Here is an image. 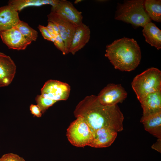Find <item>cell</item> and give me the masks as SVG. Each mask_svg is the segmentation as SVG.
<instances>
[{
    "label": "cell",
    "mask_w": 161,
    "mask_h": 161,
    "mask_svg": "<svg viewBox=\"0 0 161 161\" xmlns=\"http://www.w3.org/2000/svg\"><path fill=\"white\" fill-rule=\"evenodd\" d=\"M75 116L81 117L92 133L103 128L117 132L123 129L124 116L117 104L104 106L94 95L86 97L76 106L74 112Z\"/></svg>",
    "instance_id": "cell-1"
},
{
    "label": "cell",
    "mask_w": 161,
    "mask_h": 161,
    "mask_svg": "<svg viewBox=\"0 0 161 161\" xmlns=\"http://www.w3.org/2000/svg\"><path fill=\"white\" fill-rule=\"evenodd\" d=\"M105 56L114 68L129 72L135 69L141 59L140 48L133 39L123 37L106 47Z\"/></svg>",
    "instance_id": "cell-2"
},
{
    "label": "cell",
    "mask_w": 161,
    "mask_h": 161,
    "mask_svg": "<svg viewBox=\"0 0 161 161\" xmlns=\"http://www.w3.org/2000/svg\"><path fill=\"white\" fill-rule=\"evenodd\" d=\"M144 1L143 0H127L123 4H118L114 18L135 27H144L151 21L145 10Z\"/></svg>",
    "instance_id": "cell-3"
},
{
    "label": "cell",
    "mask_w": 161,
    "mask_h": 161,
    "mask_svg": "<svg viewBox=\"0 0 161 161\" xmlns=\"http://www.w3.org/2000/svg\"><path fill=\"white\" fill-rule=\"evenodd\" d=\"M131 86L140 102L148 94L161 91V72L149 68L134 78Z\"/></svg>",
    "instance_id": "cell-4"
},
{
    "label": "cell",
    "mask_w": 161,
    "mask_h": 161,
    "mask_svg": "<svg viewBox=\"0 0 161 161\" xmlns=\"http://www.w3.org/2000/svg\"><path fill=\"white\" fill-rule=\"evenodd\" d=\"M76 118L67 129L68 140L76 147L89 146L93 139V134L83 117L79 116Z\"/></svg>",
    "instance_id": "cell-5"
},
{
    "label": "cell",
    "mask_w": 161,
    "mask_h": 161,
    "mask_svg": "<svg viewBox=\"0 0 161 161\" xmlns=\"http://www.w3.org/2000/svg\"><path fill=\"white\" fill-rule=\"evenodd\" d=\"M48 21L55 24L59 30V35L63 40L66 54L69 53L71 41L77 26L58 14L51 11L47 16Z\"/></svg>",
    "instance_id": "cell-6"
},
{
    "label": "cell",
    "mask_w": 161,
    "mask_h": 161,
    "mask_svg": "<svg viewBox=\"0 0 161 161\" xmlns=\"http://www.w3.org/2000/svg\"><path fill=\"white\" fill-rule=\"evenodd\" d=\"M70 86L60 81L49 80L45 82L41 89V95L47 98L57 101L65 100L68 98Z\"/></svg>",
    "instance_id": "cell-7"
},
{
    "label": "cell",
    "mask_w": 161,
    "mask_h": 161,
    "mask_svg": "<svg viewBox=\"0 0 161 161\" xmlns=\"http://www.w3.org/2000/svg\"><path fill=\"white\" fill-rule=\"evenodd\" d=\"M127 95L126 92L121 85L110 83L103 89L97 97L102 104L112 106L122 103Z\"/></svg>",
    "instance_id": "cell-8"
},
{
    "label": "cell",
    "mask_w": 161,
    "mask_h": 161,
    "mask_svg": "<svg viewBox=\"0 0 161 161\" xmlns=\"http://www.w3.org/2000/svg\"><path fill=\"white\" fill-rule=\"evenodd\" d=\"M51 11L58 14L77 26L83 23L82 13L78 11L69 1L58 0L56 5L52 6Z\"/></svg>",
    "instance_id": "cell-9"
},
{
    "label": "cell",
    "mask_w": 161,
    "mask_h": 161,
    "mask_svg": "<svg viewBox=\"0 0 161 161\" xmlns=\"http://www.w3.org/2000/svg\"><path fill=\"white\" fill-rule=\"evenodd\" d=\"M3 42L9 49L24 50L31 43L27 40L16 27L0 32Z\"/></svg>",
    "instance_id": "cell-10"
},
{
    "label": "cell",
    "mask_w": 161,
    "mask_h": 161,
    "mask_svg": "<svg viewBox=\"0 0 161 161\" xmlns=\"http://www.w3.org/2000/svg\"><path fill=\"white\" fill-rule=\"evenodd\" d=\"M16 66L10 57L0 52V87L9 85L16 72Z\"/></svg>",
    "instance_id": "cell-11"
},
{
    "label": "cell",
    "mask_w": 161,
    "mask_h": 161,
    "mask_svg": "<svg viewBox=\"0 0 161 161\" xmlns=\"http://www.w3.org/2000/svg\"><path fill=\"white\" fill-rule=\"evenodd\" d=\"M20 21L18 11L11 5L0 7V32L16 27Z\"/></svg>",
    "instance_id": "cell-12"
},
{
    "label": "cell",
    "mask_w": 161,
    "mask_h": 161,
    "mask_svg": "<svg viewBox=\"0 0 161 161\" xmlns=\"http://www.w3.org/2000/svg\"><path fill=\"white\" fill-rule=\"evenodd\" d=\"M90 30L83 23L77 26L73 36L69 50L72 55L83 48L89 41Z\"/></svg>",
    "instance_id": "cell-13"
},
{
    "label": "cell",
    "mask_w": 161,
    "mask_h": 161,
    "mask_svg": "<svg viewBox=\"0 0 161 161\" xmlns=\"http://www.w3.org/2000/svg\"><path fill=\"white\" fill-rule=\"evenodd\" d=\"M117 133L106 128L98 129L92 133L93 139L89 146L95 148L108 147L115 140Z\"/></svg>",
    "instance_id": "cell-14"
},
{
    "label": "cell",
    "mask_w": 161,
    "mask_h": 161,
    "mask_svg": "<svg viewBox=\"0 0 161 161\" xmlns=\"http://www.w3.org/2000/svg\"><path fill=\"white\" fill-rule=\"evenodd\" d=\"M143 116L161 111V91L150 94L140 101Z\"/></svg>",
    "instance_id": "cell-15"
},
{
    "label": "cell",
    "mask_w": 161,
    "mask_h": 161,
    "mask_svg": "<svg viewBox=\"0 0 161 161\" xmlns=\"http://www.w3.org/2000/svg\"><path fill=\"white\" fill-rule=\"evenodd\" d=\"M140 122L146 131L158 139H161V111L142 116Z\"/></svg>",
    "instance_id": "cell-16"
},
{
    "label": "cell",
    "mask_w": 161,
    "mask_h": 161,
    "mask_svg": "<svg viewBox=\"0 0 161 161\" xmlns=\"http://www.w3.org/2000/svg\"><path fill=\"white\" fill-rule=\"evenodd\" d=\"M145 41L157 49L161 48V31L151 22L148 23L143 30Z\"/></svg>",
    "instance_id": "cell-17"
},
{
    "label": "cell",
    "mask_w": 161,
    "mask_h": 161,
    "mask_svg": "<svg viewBox=\"0 0 161 161\" xmlns=\"http://www.w3.org/2000/svg\"><path fill=\"white\" fill-rule=\"evenodd\" d=\"M145 10L151 20L161 22V1L146 0L144 1Z\"/></svg>",
    "instance_id": "cell-18"
},
{
    "label": "cell",
    "mask_w": 161,
    "mask_h": 161,
    "mask_svg": "<svg viewBox=\"0 0 161 161\" xmlns=\"http://www.w3.org/2000/svg\"><path fill=\"white\" fill-rule=\"evenodd\" d=\"M16 27L28 41L32 42L37 39V32L30 27L26 22L20 21Z\"/></svg>",
    "instance_id": "cell-19"
},
{
    "label": "cell",
    "mask_w": 161,
    "mask_h": 161,
    "mask_svg": "<svg viewBox=\"0 0 161 161\" xmlns=\"http://www.w3.org/2000/svg\"><path fill=\"white\" fill-rule=\"evenodd\" d=\"M53 0L43 1H25L15 0L9 1L8 4L13 7L17 11L26 6L35 5L40 6L43 4H49L52 5Z\"/></svg>",
    "instance_id": "cell-20"
},
{
    "label": "cell",
    "mask_w": 161,
    "mask_h": 161,
    "mask_svg": "<svg viewBox=\"0 0 161 161\" xmlns=\"http://www.w3.org/2000/svg\"><path fill=\"white\" fill-rule=\"evenodd\" d=\"M37 105L40 108L42 113L46 111L57 101L44 97L41 95H38L35 98Z\"/></svg>",
    "instance_id": "cell-21"
},
{
    "label": "cell",
    "mask_w": 161,
    "mask_h": 161,
    "mask_svg": "<svg viewBox=\"0 0 161 161\" xmlns=\"http://www.w3.org/2000/svg\"><path fill=\"white\" fill-rule=\"evenodd\" d=\"M0 161H25L24 158L19 155L12 153L3 155L0 158Z\"/></svg>",
    "instance_id": "cell-22"
},
{
    "label": "cell",
    "mask_w": 161,
    "mask_h": 161,
    "mask_svg": "<svg viewBox=\"0 0 161 161\" xmlns=\"http://www.w3.org/2000/svg\"><path fill=\"white\" fill-rule=\"evenodd\" d=\"M54 45L63 55L66 54L64 42L59 34L57 35L53 42Z\"/></svg>",
    "instance_id": "cell-23"
},
{
    "label": "cell",
    "mask_w": 161,
    "mask_h": 161,
    "mask_svg": "<svg viewBox=\"0 0 161 161\" xmlns=\"http://www.w3.org/2000/svg\"><path fill=\"white\" fill-rule=\"evenodd\" d=\"M38 28L45 39L54 42L55 39L51 36L46 27L39 25Z\"/></svg>",
    "instance_id": "cell-24"
},
{
    "label": "cell",
    "mask_w": 161,
    "mask_h": 161,
    "mask_svg": "<svg viewBox=\"0 0 161 161\" xmlns=\"http://www.w3.org/2000/svg\"><path fill=\"white\" fill-rule=\"evenodd\" d=\"M30 109L31 113L34 116L38 117L41 116L42 113L40 108L37 105L32 104L31 105L30 107Z\"/></svg>",
    "instance_id": "cell-25"
},
{
    "label": "cell",
    "mask_w": 161,
    "mask_h": 161,
    "mask_svg": "<svg viewBox=\"0 0 161 161\" xmlns=\"http://www.w3.org/2000/svg\"><path fill=\"white\" fill-rule=\"evenodd\" d=\"M161 139H158L157 141L152 145V148L161 152Z\"/></svg>",
    "instance_id": "cell-26"
},
{
    "label": "cell",
    "mask_w": 161,
    "mask_h": 161,
    "mask_svg": "<svg viewBox=\"0 0 161 161\" xmlns=\"http://www.w3.org/2000/svg\"><path fill=\"white\" fill-rule=\"evenodd\" d=\"M81 1V0H76L75 2V4L78 3L79 2Z\"/></svg>",
    "instance_id": "cell-27"
}]
</instances>
